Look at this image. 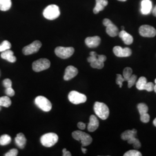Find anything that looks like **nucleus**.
I'll list each match as a JSON object with an SVG mask.
<instances>
[{
	"label": "nucleus",
	"instance_id": "39448f33",
	"mask_svg": "<svg viewBox=\"0 0 156 156\" xmlns=\"http://www.w3.org/2000/svg\"><path fill=\"white\" fill-rule=\"evenodd\" d=\"M55 51L56 56L62 59H66L73 56L75 49L73 47L58 46L55 49Z\"/></svg>",
	"mask_w": 156,
	"mask_h": 156
},
{
	"label": "nucleus",
	"instance_id": "bb28decb",
	"mask_svg": "<svg viewBox=\"0 0 156 156\" xmlns=\"http://www.w3.org/2000/svg\"><path fill=\"white\" fill-rule=\"evenodd\" d=\"M127 142L129 144H133L135 149H138L141 147V144L138 139L136 138V136H133L129 138V140H127Z\"/></svg>",
	"mask_w": 156,
	"mask_h": 156
},
{
	"label": "nucleus",
	"instance_id": "b1692460",
	"mask_svg": "<svg viewBox=\"0 0 156 156\" xmlns=\"http://www.w3.org/2000/svg\"><path fill=\"white\" fill-rule=\"evenodd\" d=\"M12 6L11 0H0V10L6 11L10 9Z\"/></svg>",
	"mask_w": 156,
	"mask_h": 156
},
{
	"label": "nucleus",
	"instance_id": "393cba45",
	"mask_svg": "<svg viewBox=\"0 0 156 156\" xmlns=\"http://www.w3.org/2000/svg\"><path fill=\"white\" fill-rule=\"evenodd\" d=\"M11 99L8 96H4L0 97V106L8 108L11 105Z\"/></svg>",
	"mask_w": 156,
	"mask_h": 156
},
{
	"label": "nucleus",
	"instance_id": "e433bc0d",
	"mask_svg": "<svg viewBox=\"0 0 156 156\" xmlns=\"http://www.w3.org/2000/svg\"><path fill=\"white\" fill-rule=\"evenodd\" d=\"M78 127L80 129L83 130L86 128V124L83 122H79L78 123Z\"/></svg>",
	"mask_w": 156,
	"mask_h": 156
},
{
	"label": "nucleus",
	"instance_id": "a878e982",
	"mask_svg": "<svg viewBox=\"0 0 156 156\" xmlns=\"http://www.w3.org/2000/svg\"><path fill=\"white\" fill-rule=\"evenodd\" d=\"M11 137L7 134L2 135L0 137V145L5 146L8 145L11 142Z\"/></svg>",
	"mask_w": 156,
	"mask_h": 156
},
{
	"label": "nucleus",
	"instance_id": "f3484780",
	"mask_svg": "<svg viewBox=\"0 0 156 156\" xmlns=\"http://www.w3.org/2000/svg\"><path fill=\"white\" fill-rule=\"evenodd\" d=\"M152 9V2L151 0H142L141 2V12L144 15H148Z\"/></svg>",
	"mask_w": 156,
	"mask_h": 156
},
{
	"label": "nucleus",
	"instance_id": "423d86ee",
	"mask_svg": "<svg viewBox=\"0 0 156 156\" xmlns=\"http://www.w3.org/2000/svg\"><path fill=\"white\" fill-rule=\"evenodd\" d=\"M35 104L41 110L49 112L51 109V104L50 101L44 96H38L35 99Z\"/></svg>",
	"mask_w": 156,
	"mask_h": 156
},
{
	"label": "nucleus",
	"instance_id": "9b49d317",
	"mask_svg": "<svg viewBox=\"0 0 156 156\" xmlns=\"http://www.w3.org/2000/svg\"><path fill=\"white\" fill-rule=\"evenodd\" d=\"M103 24L106 26V33L110 37H115L118 35L119 33V29L112 22L111 20L108 19H104L103 20Z\"/></svg>",
	"mask_w": 156,
	"mask_h": 156
},
{
	"label": "nucleus",
	"instance_id": "58836bf2",
	"mask_svg": "<svg viewBox=\"0 0 156 156\" xmlns=\"http://www.w3.org/2000/svg\"><path fill=\"white\" fill-rule=\"evenodd\" d=\"M97 57L101 62H104L106 61V57L105 55H98Z\"/></svg>",
	"mask_w": 156,
	"mask_h": 156
},
{
	"label": "nucleus",
	"instance_id": "f257e3e1",
	"mask_svg": "<svg viewBox=\"0 0 156 156\" xmlns=\"http://www.w3.org/2000/svg\"><path fill=\"white\" fill-rule=\"evenodd\" d=\"M95 113L102 120H106L109 115V108L103 102H95L94 105Z\"/></svg>",
	"mask_w": 156,
	"mask_h": 156
},
{
	"label": "nucleus",
	"instance_id": "c756f323",
	"mask_svg": "<svg viewBox=\"0 0 156 156\" xmlns=\"http://www.w3.org/2000/svg\"><path fill=\"white\" fill-rule=\"evenodd\" d=\"M138 109L140 112V115H142L144 113H146L148 112V106L145 104L140 103L138 105Z\"/></svg>",
	"mask_w": 156,
	"mask_h": 156
},
{
	"label": "nucleus",
	"instance_id": "6ab92c4d",
	"mask_svg": "<svg viewBox=\"0 0 156 156\" xmlns=\"http://www.w3.org/2000/svg\"><path fill=\"white\" fill-rule=\"evenodd\" d=\"M119 36L121 39L123 40L124 43L126 45H131L134 41V38L131 35L127 33L124 30L121 31L120 33H119Z\"/></svg>",
	"mask_w": 156,
	"mask_h": 156
},
{
	"label": "nucleus",
	"instance_id": "a18cd8bd",
	"mask_svg": "<svg viewBox=\"0 0 156 156\" xmlns=\"http://www.w3.org/2000/svg\"><path fill=\"white\" fill-rule=\"evenodd\" d=\"M122 30H124V27L122 26Z\"/></svg>",
	"mask_w": 156,
	"mask_h": 156
},
{
	"label": "nucleus",
	"instance_id": "a19ab883",
	"mask_svg": "<svg viewBox=\"0 0 156 156\" xmlns=\"http://www.w3.org/2000/svg\"><path fill=\"white\" fill-rule=\"evenodd\" d=\"M82 152L84 154H85V153L87 152V149H84V148L83 147V146H82Z\"/></svg>",
	"mask_w": 156,
	"mask_h": 156
},
{
	"label": "nucleus",
	"instance_id": "72a5a7b5",
	"mask_svg": "<svg viewBox=\"0 0 156 156\" xmlns=\"http://www.w3.org/2000/svg\"><path fill=\"white\" fill-rule=\"evenodd\" d=\"M18 154V151L16 149H12L7 152L5 154V156H16Z\"/></svg>",
	"mask_w": 156,
	"mask_h": 156
},
{
	"label": "nucleus",
	"instance_id": "f8f14e48",
	"mask_svg": "<svg viewBox=\"0 0 156 156\" xmlns=\"http://www.w3.org/2000/svg\"><path fill=\"white\" fill-rule=\"evenodd\" d=\"M140 34L144 37L151 38L156 35V30L153 27L149 25H143L139 29Z\"/></svg>",
	"mask_w": 156,
	"mask_h": 156
},
{
	"label": "nucleus",
	"instance_id": "c85d7f7f",
	"mask_svg": "<svg viewBox=\"0 0 156 156\" xmlns=\"http://www.w3.org/2000/svg\"><path fill=\"white\" fill-rule=\"evenodd\" d=\"M11 48V44L8 41H4L0 45V52L9 50Z\"/></svg>",
	"mask_w": 156,
	"mask_h": 156
},
{
	"label": "nucleus",
	"instance_id": "37998d69",
	"mask_svg": "<svg viewBox=\"0 0 156 156\" xmlns=\"http://www.w3.org/2000/svg\"><path fill=\"white\" fill-rule=\"evenodd\" d=\"M153 124L156 127V118L154 120V121H153Z\"/></svg>",
	"mask_w": 156,
	"mask_h": 156
},
{
	"label": "nucleus",
	"instance_id": "79ce46f5",
	"mask_svg": "<svg viewBox=\"0 0 156 156\" xmlns=\"http://www.w3.org/2000/svg\"><path fill=\"white\" fill-rule=\"evenodd\" d=\"M154 91L156 93V79H155V84H154Z\"/></svg>",
	"mask_w": 156,
	"mask_h": 156
},
{
	"label": "nucleus",
	"instance_id": "a211bd4d",
	"mask_svg": "<svg viewBox=\"0 0 156 156\" xmlns=\"http://www.w3.org/2000/svg\"><path fill=\"white\" fill-rule=\"evenodd\" d=\"M99 126V121L94 115H91L90 117V122L88 124L87 129L90 132H94Z\"/></svg>",
	"mask_w": 156,
	"mask_h": 156
},
{
	"label": "nucleus",
	"instance_id": "9d476101",
	"mask_svg": "<svg viewBox=\"0 0 156 156\" xmlns=\"http://www.w3.org/2000/svg\"><path fill=\"white\" fill-rule=\"evenodd\" d=\"M42 46V43L39 41H35L30 45L25 46L23 49V53L24 55H30L39 51Z\"/></svg>",
	"mask_w": 156,
	"mask_h": 156
},
{
	"label": "nucleus",
	"instance_id": "412c9836",
	"mask_svg": "<svg viewBox=\"0 0 156 156\" xmlns=\"http://www.w3.org/2000/svg\"><path fill=\"white\" fill-rule=\"evenodd\" d=\"M96 5L93 9L95 14H97L98 12L104 9V8L108 4V0H95Z\"/></svg>",
	"mask_w": 156,
	"mask_h": 156
},
{
	"label": "nucleus",
	"instance_id": "4468645a",
	"mask_svg": "<svg viewBox=\"0 0 156 156\" xmlns=\"http://www.w3.org/2000/svg\"><path fill=\"white\" fill-rule=\"evenodd\" d=\"M113 51L114 54L119 57H127L131 56L132 54V50L129 48H125L123 49L119 46H115Z\"/></svg>",
	"mask_w": 156,
	"mask_h": 156
},
{
	"label": "nucleus",
	"instance_id": "4c0bfd02",
	"mask_svg": "<svg viewBox=\"0 0 156 156\" xmlns=\"http://www.w3.org/2000/svg\"><path fill=\"white\" fill-rule=\"evenodd\" d=\"M62 156H71L72 154L71 153L70 151H67L66 149H64L62 150Z\"/></svg>",
	"mask_w": 156,
	"mask_h": 156
},
{
	"label": "nucleus",
	"instance_id": "5701e85b",
	"mask_svg": "<svg viewBox=\"0 0 156 156\" xmlns=\"http://www.w3.org/2000/svg\"><path fill=\"white\" fill-rule=\"evenodd\" d=\"M137 136V131L135 129L132 130H126L122 134L121 138L124 140H127L129 138Z\"/></svg>",
	"mask_w": 156,
	"mask_h": 156
},
{
	"label": "nucleus",
	"instance_id": "2eb2a0df",
	"mask_svg": "<svg viewBox=\"0 0 156 156\" xmlns=\"http://www.w3.org/2000/svg\"><path fill=\"white\" fill-rule=\"evenodd\" d=\"M78 73V69L73 66H68L65 70L64 79L65 80H69L75 77Z\"/></svg>",
	"mask_w": 156,
	"mask_h": 156
},
{
	"label": "nucleus",
	"instance_id": "473e14b6",
	"mask_svg": "<svg viewBox=\"0 0 156 156\" xmlns=\"http://www.w3.org/2000/svg\"><path fill=\"white\" fill-rule=\"evenodd\" d=\"M140 119L141 122H142L143 123H148L150 120V115L147 113H144V114L140 115Z\"/></svg>",
	"mask_w": 156,
	"mask_h": 156
},
{
	"label": "nucleus",
	"instance_id": "2f4dec72",
	"mask_svg": "<svg viewBox=\"0 0 156 156\" xmlns=\"http://www.w3.org/2000/svg\"><path fill=\"white\" fill-rule=\"evenodd\" d=\"M142 154L139 151L136 150H131L126 152L124 156H141Z\"/></svg>",
	"mask_w": 156,
	"mask_h": 156
},
{
	"label": "nucleus",
	"instance_id": "1a4fd4ad",
	"mask_svg": "<svg viewBox=\"0 0 156 156\" xmlns=\"http://www.w3.org/2000/svg\"><path fill=\"white\" fill-rule=\"evenodd\" d=\"M136 83V88L140 90H146L149 92H151L154 90V84L152 82H147V79L142 76L139 78L137 82Z\"/></svg>",
	"mask_w": 156,
	"mask_h": 156
},
{
	"label": "nucleus",
	"instance_id": "4be33fe9",
	"mask_svg": "<svg viewBox=\"0 0 156 156\" xmlns=\"http://www.w3.org/2000/svg\"><path fill=\"white\" fill-rule=\"evenodd\" d=\"M15 143L17 146L20 149H24L26 145L27 140L23 133H19L17 135L16 137L15 138Z\"/></svg>",
	"mask_w": 156,
	"mask_h": 156
},
{
	"label": "nucleus",
	"instance_id": "7ed1b4c3",
	"mask_svg": "<svg viewBox=\"0 0 156 156\" xmlns=\"http://www.w3.org/2000/svg\"><path fill=\"white\" fill-rule=\"evenodd\" d=\"M44 16L48 20H55L60 15L59 7L55 4L48 6L43 12Z\"/></svg>",
	"mask_w": 156,
	"mask_h": 156
},
{
	"label": "nucleus",
	"instance_id": "0eeeda50",
	"mask_svg": "<svg viewBox=\"0 0 156 156\" xmlns=\"http://www.w3.org/2000/svg\"><path fill=\"white\" fill-rule=\"evenodd\" d=\"M68 100L73 104H80L87 101V97L76 91H72L68 94Z\"/></svg>",
	"mask_w": 156,
	"mask_h": 156
},
{
	"label": "nucleus",
	"instance_id": "ddd939ff",
	"mask_svg": "<svg viewBox=\"0 0 156 156\" xmlns=\"http://www.w3.org/2000/svg\"><path fill=\"white\" fill-rule=\"evenodd\" d=\"M137 79V77L135 75H132L128 79H124L120 74H117V78H116V83L119 86V87L121 88L122 87L123 83L124 82L126 81L128 82V88H131L133 87L136 83Z\"/></svg>",
	"mask_w": 156,
	"mask_h": 156
},
{
	"label": "nucleus",
	"instance_id": "cd10ccee",
	"mask_svg": "<svg viewBox=\"0 0 156 156\" xmlns=\"http://www.w3.org/2000/svg\"><path fill=\"white\" fill-rule=\"evenodd\" d=\"M90 66L93 68L102 69L103 67H104V62L100 61L97 57V60H95L94 62H91L90 63Z\"/></svg>",
	"mask_w": 156,
	"mask_h": 156
},
{
	"label": "nucleus",
	"instance_id": "c03bdc74",
	"mask_svg": "<svg viewBox=\"0 0 156 156\" xmlns=\"http://www.w3.org/2000/svg\"><path fill=\"white\" fill-rule=\"evenodd\" d=\"M118 1H123L124 2V1H126L127 0H118Z\"/></svg>",
	"mask_w": 156,
	"mask_h": 156
},
{
	"label": "nucleus",
	"instance_id": "49530a36",
	"mask_svg": "<svg viewBox=\"0 0 156 156\" xmlns=\"http://www.w3.org/2000/svg\"><path fill=\"white\" fill-rule=\"evenodd\" d=\"M1 110V106H0V111Z\"/></svg>",
	"mask_w": 156,
	"mask_h": 156
},
{
	"label": "nucleus",
	"instance_id": "aec40b11",
	"mask_svg": "<svg viewBox=\"0 0 156 156\" xmlns=\"http://www.w3.org/2000/svg\"><path fill=\"white\" fill-rule=\"evenodd\" d=\"M1 57L2 58L10 62H15L16 61V57L14 56L13 51L9 49L2 51L1 55Z\"/></svg>",
	"mask_w": 156,
	"mask_h": 156
},
{
	"label": "nucleus",
	"instance_id": "dca6fc26",
	"mask_svg": "<svg viewBox=\"0 0 156 156\" xmlns=\"http://www.w3.org/2000/svg\"><path fill=\"white\" fill-rule=\"evenodd\" d=\"M101 43V38L98 36L87 37L85 39V44L90 48L98 47Z\"/></svg>",
	"mask_w": 156,
	"mask_h": 156
},
{
	"label": "nucleus",
	"instance_id": "6e6552de",
	"mask_svg": "<svg viewBox=\"0 0 156 156\" xmlns=\"http://www.w3.org/2000/svg\"><path fill=\"white\" fill-rule=\"evenodd\" d=\"M50 62L46 58H40L33 63V69L35 72H41L49 68Z\"/></svg>",
	"mask_w": 156,
	"mask_h": 156
},
{
	"label": "nucleus",
	"instance_id": "f03ea898",
	"mask_svg": "<svg viewBox=\"0 0 156 156\" xmlns=\"http://www.w3.org/2000/svg\"><path fill=\"white\" fill-rule=\"evenodd\" d=\"M72 135L75 140L81 142L83 147L90 145L93 141V139L89 134L82 131H75L73 132Z\"/></svg>",
	"mask_w": 156,
	"mask_h": 156
},
{
	"label": "nucleus",
	"instance_id": "f704fd0d",
	"mask_svg": "<svg viewBox=\"0 0 156 156\" xmlns=\"http://www.w3.org/2000/svg\"><path fill=\"white\" fill-rule=\"evenodd\" d=\"M3 85L5 88H8V87H11L12 85V82L11 80H10L9 79H5L4 80L3 82Z\"/></svg>",
	"mask_w": 156,
	"mask_h": 156
},
{
	"label": "nucleus",
	"instance_id": "7c9ffc66",
	"mask_svg": "<svg viewBox=\"0 0 156 156\" xmlns=\"http://www.w3.org/2000/svg\"><path fill=\"white\" fill-rule=\"evenodd\" d=\"M123 78L128 79L133 75V69L129 67H126L124 69L123 72Z\"/></svg>",
	"mask_w": 156,
	"mask_h": 156
},
{
	"label": "nucleus",
	"instance_id": "20e7f679",
	"mask_svg": "<svg viewBox=\"0 0 156 156\" xmlns=\"http://www.w3.org/2000/svg\"><path fill=\"white\" fill-rule=\"evenodd\" d=\"M58 136L53 133H49L43 135L41 138V143L47 147H50L56 144L58 142Z\"/></svg>",
	"mask_w": 156,
	"mask_h": 156
},
{
	"label": "nucleus",
	"instance_id": "c9c22d12",
	"mask_svg": "<svg viewBox=\"0 0 156 156\" xmlns=\"http://www.w3.org/2000/svg\"><path fill=\"white\" fill-rule=\"evenodd\" d=\"M5 92L6 94L8 96H9V97H13L15 94L14 90L12 88V87H8V88H6Z\"/></svg>",
	"mask_w": 156,
	"mask_h": 156
},
{
	"label": "nucleus",
	"instance_id": "ea45409f",
	"mask_svg": "<svg viewBox=\"0 0 156 156\" xmlns=\"http://www.w3.org/2000/svg\"><path fill=\"white\" fill-rule=\"evenodd\" d=\"M152 13H153V15L154 16L156 17V5L154 8H153V9L152 10Z\"/></svg>",
	"mask_w": 156,
	"mask_h": 156
}]
</instances>
